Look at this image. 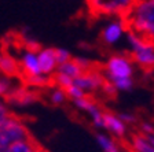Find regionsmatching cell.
<instances>
[{"label":"cell","instance_id":"d4e9b609","mask_svg":"<svg viewBox=\"0 0 154 152\" xmlns=\"http://www.w3.org/2000/svg\"><path fill=\"white\" fill-rule=\"evenodd\" d=\"M11 112H10V108H8V104L7 101L4 100L3 97H0V122H3L7 117H10Z\"/></svg>","mask_w":154,"mask_h":152},{"label":"cell","instance_id":"ba28073f","mask_svg":"<svg viewBox=\"0 0 154 152\" xmlns=\"http://www.w3.org/2000/svg\"><path fill=\"white\" fill-rule=\"evenodd\" d=\"M37 99H38V95L35 91L25 88V86H17V88L11 89V92L4 97V100L7 101V104L26 107V106H30L33 103H36Z\"/></svg>","mask_w":154,"mask_h":152},{"label":"cell","instance_id":"484cf974","mask_svg":"<svg viewBox=\"0 0 154 152\" xmlns=\"http://www.w3.org/2000/svg\"><path fill=\"white\" fill-rule=\"evenodd\" d=\"M117 117H119L125 125H131V124H135V122H136V117H135L132 112H127V111H124V112L117 114Z\"/></svg>","mask_w":154,"mask_h":152},{"label":"cell","instance_id":"603a6c76","mask_svg":"<svg viewBox=\"0 0 154 152\" xmlns=\"http://www.w3.org/2000/svg\"><path fill=\"white\" fill-rule=\"evenodd\" d=\"M65 92H66V95H67V99H70V100H76V99H80V97L87 96L85 93H84L80 88H77L74 84L70 85L67 89H65Z\"/></svg>","mask_w":154,"mask_h":152},{"label":"cell","instance_id":"277c9868","mask_svg":"<svg viewBox=\"0 0 154 152\" xmlns=\"http://www.w3.org/2000/svg\"><path fill=\"white\" fill-rule=\"evenodd\" d=\"M134 71V62L127 55H112L105 64V78L110 82L117 79L132 78Z\"/></svg>","mask_w":154,"mask_h":152},{"label":"cell","instance_id":"9a60e30c","mask_svg":"<svg viewBox=\"0 0 154 152\" xmlns=\"http://www.w3.org/2000/svg\"><path fill=\"white\" fill-rule=\"evenodd\" d=\"M131 147L134 152H154V147L150 144L144 134H134L131 137Z\"/></svg>","mask_w":154,"mask_h":152},{"label":"cell","instance_id":"5b68a950","mask_svg":"<svg viewBox=\"0 0 154 152\" xmlns=\"http://www.w3.org/2000/svg\"><path fill=\"white\" fill-rule=\"evenodd\" d=\"M134 0H87L88 8L94 15L124 16L131 8Z\"/></svg>","mask_w":154,"mask_h":152},{"label":"cell","instance_id":"7a4b0ae2","mask_svg":"<svg viewBox=\"0 0 154 152\" xmlns=\"http://www.w3.org/2000/svg\"><path fill=\"white\" fill-rule=\"evenodd\" d=\"M30 139L29 130L22 119L15 115L7 117L0 122V152H7V149L14 143Z\"/></svg>","mask_w":154,"mask_h":152},{"label":"cell","instance_id":"cb8c5ba5","mask_svg":"<svg viewBox=\"0 0 154 152\" xmlns=\"http://www.w3.org/2000/svg\"><path fill=\"white\" fill-rule=\"evenodd\" d=\"M73 60L79 64L83 71H88V70H92V63L88 58H84V56H77V58H73Z\"/></svg>","mask_w":154,"mask_h":152},{"label":"cell","instance_id":"ac0fdd59","mask_svg":"<svg viewBox=\"0 0 154 152\" xmlns=\"http://www.w3.org/2000/svg\"><path fill=\"white\" fill-rule=\"evenodd\" d=\"M25 81L28 84V86H32V88H44V86H48L52 82V77L40 74V76H35V77H28V78H25Z\"/></svg>","mask_w":154,"mask_h":152},{"label":"cell","instance_id":"f546056e","mask_svg":"<svg viewBox=\"0 0 154 152\" xmlns=\"http://www.w3.org/2000/svg\"><path fill=\"white\" fill-rule=\"evenodd\" d=\"M150 136H153V137H154V130H153V133H151V134H150Z\"/></svg>","mask_w":154,"mask_h":152},{"label":"cell","instance_id":"52a82bcc","mask_svg":"<svg viewBox=\"0 0 154 152\" xmlns=\"http://www.w3.org/2000/svg\"><path fill=\"white\" fill-rule=\"evenodd\" d=\"M105 79L106 78L99 71H96V70H88V71H84L79 78L74 79L73 84L77 88H80L85 95H88V93L96 92L98 89L102 88Z\"/></svg>","mask_w":154,"mask_h":152},{"label":"cell","instance_id":"7402d4cb","mask_svg":"<svg viewBox=\"0 0 154 152\" xmlns=\"http://www.w3.org/2000/svg\"><path fill=\"white\" fill-rule=\"evenodd\" d=\"M73 101V104L76 108H79L80 111H84V112H87V111L90 110V107L94 104V100L92 99H90L88 96H84V97H80V99H76V100H72Z\"/></svg>","mask_w":154,"mask_h":152},{"label":"cell","instance_id":"7c38bea8","mask_svg":"<svg viewBox=\"0 0 154 152\" xmlns=\"http://www.w3.org/2000/svg\"><path fill=\"white\" fill-rule=\"evenodd\" d=\"M55 73L61 74V76H65V77H67V78H70V79H73V81H74V79L79 78V77L84 73V71L80 69V67H79V64H77L73 59H72V60H69V62H66V63L58 64L57 71H55Z\"/></svg>","mask_w":154,"mask_h":152},{"label":"cell","instance_id":"30bf717a","mask_svg":"<svg viewBox=\"0 0 154 152\" xmlns=\"http://www.w3.org/2000/svg\"><path fill=\"white\" fill-rule=\"evenodd\" d=\"M37 58L42 74L52 77L57 71V58H55V48H40L37 49Z\"/></svg>","mask_w":154,"mask_h":152},{"label":"cell","instance_id":"2e32d148","mask_svg":"<svg viewBox=\"0 0 154 152\" xmlns=\"http://www.w3.org/2000/svg\"><path fill=\"white\" fill-rule=\"evenodd\" d=\"M95 140H96V144L99 145V148L102 149L103 152H120V148H119V145H117V143H116L110 136H107V134L96 133Z\"/></svg>","mask_w":154,"mask_h":152},{"label":"cell","instance_id":"4fadbf2b","mask_svg":"<svg viewBox=\"0 0 154 152\" xmlns=\"http://www.w3.org/2000/svg\"><path fill=\"white\" fill-rule=\"evenodd\" d=\"M19 70V64L14 58L8 56V55H2L0 56V73L6 77L15 76Z\"/></svg>","mask_w":154,"mask_h":152},{"label":"cell","instance_id":"9c48e42d","mask_svg":"<svg viewBox=\"0 0 154 152\" xmlns=\"http://www.w3.org/2000/svg\"><path fill=\"white\" fill-rule=\"evenodd\" d=\"M18 64H19V69L22 70L25 78L42 74L40 64H38V58H37V49H29V48H26L25 51H22Z\"/></svg>","mask_w":154,"mask_h":152},{"label":"cell","instance_id":"6da1fadb","mask_svg":"<svg viewBox=\"0 0 154 152\" xmlns=\"http://www.w3.org/2000/svg\"><path fill=\"white\" fill-rule=\"evenodd\" d=\"M122 18L129 32L154 43V0H134Z\"/></svg>","mask_w":154,"mask_h":152},{"label":"cell","instance_id":"3957f363","mask_svg":"<svg viewBox=\"0 0 154 152\" xmlns=\"http://www.w3.org/2000/svg\"><path fill=\"white\" fill-rule=\"evenodd\" d=\"M125 40L131 51L132 62L140 66L142 69H153L154 67V43L147 41L140 36L132 32H127Z\"/></svg>","mask_w":154,"mask_h":152},{"label":"cell","instance_id":"f1b7e54d","mask_svg":"<svg viewBox=\"0 0 154 152\" xmlns=\"http://www.w3.org/2000/svg\"><path fill=\"white\" fill-rule=\"evenodd\" d=\"M146 137H147V140H149V141H150V144H151V145L154 147V137H153V136H146Z\"/></svg>","mask_w":154,"mask_h":152},{"label":"cell","instance_id":"44dd1931","mask_svg":"<svg viewBox=\"0 0 154 152\" xmlns=\"http://www.w3.org/2000/svg\"><path fill=\"white\" fill-rule=\"evenodd\" d=\"M11 89H13V84H11L10 78L0 73V97L4 99L11 92Z\"/></svg>","mask_w":154,"mask_h":152},{"label":"cell","instance_id":"8992f818","mask_svg":"<svg viewBox=\"0 0 154 152\" xmlns=\"http://www.w3.org/2000/svg\"><path fill=\"white\" fill-rule=\"evenodd\" d=\"M127 32H128V29H127L124 18L122 16H113L103 26L102 32H100V38H102L103 44L112 47V45L120 43V40L127 34Z\"/></svg>","mask_w":154,"mask_h":152},{"label":"cell","instance_id":"4316f807","mask_svg":"<svg viewBox=\"0 0 154 152\" xmlns=\"http://www.w3.org/2000/svg\"><path fill=\"white\" fill-rule=\"evenodd\" d=\"M100 89H102L103 93H106L107 96H114L116 93H117V91H116V88L113 86V84L109 82L107 79H105V82H103V85Z\"/></svg>","mask_w":154,"mask_h":152},{"label":"cell","instance_id":"8fae6325","mask_svg":"<svg viewBox=\"0 0 154 152\" xmlns=\"http://www.w3.org/2000/svg\"><path fill=\"white\" fill-rule=\"evenodd\" d=\"M103 129L109 130L116 137H124L127 133V125L113 112L103 114Z\"/></svg>","mask_w":154,"mask_h":152},{"label":"cell","instance_id":"ffe728a7","mask_svg":"<svg viewBox=\"0 0 154 152\" xmlns=\"http://www.w3.org/2000/svg\"><path fill=\"white\" fill-rule=\"evenodd\" d=\"M55 58H57V63L58 64H62V63H66L69 60L73 59L72 56L70 51H67L66 48H55Z\"/></svg>","mask_w":154,"mask_h":152},{"label":"cell","instance_id":"e0dca14e","mask_svg":"<svg viewBox=\"0 0 154 152\" xmlns=\"http://www.w3.org/2000/svg\"><path fill=\"white\" fill-rule=\"evenodd\" d=\"M87 114L90 115V119L94 126L98 127V129H103V114H105V111L96 104L95 101H94V104L90 107V110L87 111Z\"/></svg>","mask_w":154,"mask_h":152},{"label":"cell","instance_id":"5bb4252c","mask_svg":"<svg viewBox=\"0 0 154 152\" xmlns=\"http://www.w3.org/2000/svg\"><path fill=\"white\" fill-rule=\"evenodd\" d=\"M7 152H44L40 145L30 137L28 140H22L18 143H14L13 145L7 149Z\"/></svg>","mask_w":154,"mask_h":152},{"label":"cell","instance_id":"d6986e66","mask_svg":"<svg viewBox=\"0 0 154 152\" xmlns=\"http://www.w3.org/2000/svg\"><path fill=\"white\" fill-rule=\"evenodd\" d=\"M48 97H50V100H51L52 104H55V106H61L67 100L66 92H65L63 89L58 88V86L52 88V91L50 92V96H48Z\"/></svg>","mask_w":154,"mask_h":152},{"label":"cell","instance_id":"83f0119b","mask_svg":"<svg viewBox=\"0 0 154 152\" xmlns=\"http://www.w3.org/2000/svg\"><path fill=\"white\" fill-rule=\"evenodd\" d=\"M153 130H154V126L151 124H149V122H143V124L140 125V132L144 136H150V134L153 133Z\"/></svg>","mask_w":154,"mask_h":152}]
</instances>
